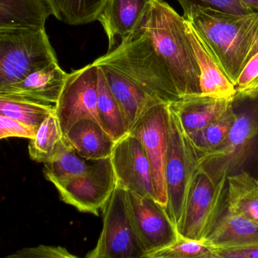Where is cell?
<instances>
[{"label": "cell", "instance_id": "16", "mask_svg": "<svg viewBox=\"0 0 258 258\" xmlns=\"http://www.w3.org/2000/svg\"><path fill=\"white\" fill-rule=\"evenodd\" d=\"M236 99L226 100L211 97H187L170 104L178 114L187 133L198 132L227 114L235 105Z\"/></svg>", "mask_w": 258, "mask_h": 258}, {"label": "cell", "instance_id": "26", "mask_svg": "<svg viewBox=\"0 0 258 258\" xmlns=\"http://www.w3.org/2000/svg\"><path fill=\"white\" fill-rule=\"evenodd\" d=\"M65 144L64 135L56 113L50 115L30 140L28 151L32 160L45 163L51 160Z\"/></svg>", "mask_w": 258, "mask_h": 258}, {"label": "cell", "instance_id": "32", "mask_svg": "<svg viewBox=\"0 0 258 258\" xmlns=\"http://www.w3.org/2000/svg\"><path fill=\"white\" fill-rule=\"evenodd\" d=\"M6 258H79L61 246L40 245L21 248Z\"/></svg>", "mask_w": 258, "mask_h": 258}, {"label": "cell", "instance_id": "15", "mask_svg": "<svg viewBox=\"0 0 258 258\" xmlns=\"http://www.w3.org/2000/svg\"><path fill=\"white\" fill-rule=\"evenodd\" d=\"M151 0H107L97 18L109 40L108 52L118 46V39L134 35L140 27Z\"/></svg>", "mask_w": 258, "mask_h": 258}, {"label": "cell", "instance_id": "1", "mask_svg": "<svg viewBox=\"0 0 258 258\" xmlns=\"http://www.w3.org/2000/svg\"><path fill=\"white\" fill-rule=\"evenodd\" d=\"M183 17L236 86L242 70L258 52V13L230 15L194 6L183 12Z\"/></svg>", "mask_w": 258, "mask_h": 258}, {"label": "cell", "instance_id": "5", "mask_svg": "<svg viewBox=\"0 0 258 258\" xmlns=\"http://www.w3.org/2000/svg\"><path fill=\"white\" fill-rule=\"evenodd\" d=\"M59 63L45 28L0 30V89Z\"/></svg>", "mask_w": 258, "mask_h": 258}, {"label": "cell", "instance_id": "7", "mask_svg": "<svg viewBox=\"0 0 258 258\" xmlns=\"http://www.w3.org/2000/svg\"><path fill=\"white\" fill-rule=\"evenodd\" d=\"M258 142V107L237 113L225 142L215 151L199 155L198 168L215 181L239 172L254 153Z\"/></svg>", "mask_w": 258, "mask_h": 258}, {"label": "cell", "instance_id": "2", "mask_svg": "<svg viewBox=\"0 0 258 258\" xmlns=\"http://www.w3.org/2000/svg\"><path fill=\"white\" fill-rule=\"evenodd\" d=\"M137 32L149 37L169 71L180 98L201 95L199 68L184 17L164 0H151Z\"/></svg>", "mask_w": 258, "mask_h": 258}, {"label": "cell", "instance_id": "3", "mask_svg": "<svg viewBox=\"0 0 258 258\" xmlns=\"http://www.w3.org/2000/svg\"><path fill=\"white\" fill-rule=\"evenodd\" d=\"M93 63L109 67L165 104L180 98L169 71L145 33L137 32L123 39L116 48Z\"/></svg>", "mask_w": 258, "mask_h": 258}, {"label": "cell", "instance_id": "27", "mask_svg": "<svg viewBox=\"0 0 258 258\" xmlns=\"http://www.w3.org/2000/svg\"><path fill=\"white\" fill-rule=\"evenodd\" d=\"M237 118L235 107L221 119L212 122L198 132L187 133L199 155L218 150L228 138Z\"/></svg>", "mask_w": 258, "mask_h": 258}, {"label": "cell", "instance_id": "33", "mask_svg": "<svg viewBox=\"0 0 258 258\" xmlns=\"http://www.w3.org/2000/svg\"><path fill=\"white\" fill-rule=\"evenodd\" d=\"M37 130L35 127L0 115V139L21 138L32 140L36 137Z\"/></svg>", "mask_w": 258, "mask_h": 258}, {"label": "cell", "instance_id": "4", "mask_svg": "<svg viewBox=\"0 0 258 258\" xmlns=\"http://www.w3.org/2000/svg\"><path fill=\"white\" fill-rule=\"evenodd\" d=\"M170 107V137L165 178L167 212L180 229L198 168L199 153L189 139L178 114Z\"/></svg>", "mask_w": 258, "mask_h": 258}, {"label": "cell", "instance_id": "19", "mask_svg": "<svg viewBox=\"0 0 258 258\" xmlns=\"http://www.w3.org/2000/svg\"><path fill=\"white\" fill-rule=\"evenodd\" d=\"M64 141L87 160L110 158L116 144L100 124L88 119L76 122L64 137Z\"/></svg>", "mask_w": 258, "mask_h": 258}, {"label": "cell", "instance_id": "38", "mask_svg": "<svg viewBox=\"0 0 258 258\" xmlns=\"http://www.w3.org/2000/svg\"><path fill=\"white\" fill-rule=\"evenodd\" d=\"M5 258H6V257H5Z\"/></svg>", "mask_w": 258, "mask_h": 258}, {"label": "cell", "instance_id": "6", "mask_svg": "<svg viewBox=\"0 0 258 258\" xmlns=\"http://www.w3.org/2000/svg\"><path fill=\"white\" fill-rule=\"evenodd\" d=\"M103 227L95 248L86 258H147L129 210L127 190L117 183L102 209Z\"/></svg>", "mask_w": 258, "mask_h": 258}, {"label": "cell", "instance_id": "13", "mask_svg": "<svg viewBox=\"0 0 258 258\" xmlns=\"http://www.w3.org/2000/svg\"><path fill=\"white\" fill-rule=\"evenodd\" d=\"M110 158L118 184L127 191L156 200L149 162L136 136L129 132L117 141Z\"/></svg>", "mask_w": 258, "mask_h": 258}, {"label": "cell", "instance_id": "29", "mask_svg": "<svg viewBox=\"0 0 258 258\" xmlns=\"http://www.w3.org/2000/svg\"><path fill=\"white\" fill-rule=\"evenodd\" d=\"M215 254L216 249L205 239H189L180 233L174 243L151 253L147 258H210Z\"/></svg>", "mask_w": 258, "mask_h": 258}, {"label": "cell", "instance_id": "35", "mask_svg": "<svg viewBox=\"0 0 258 258\" xmlns=\"http://www.w3.org/2000/svg\"><path fill=\"white\" fill-rule=\"evenodd\" d=\"M244 7L253 13H258V0H239Z\"/></svg>", "mask_w": 258, "mask_h": 258}, {"label": "cell", "instance_id": "23", "mask_svg": "<svg viewBox=\"0 0 258 258\" xmlns=\"http://www.w3.org/2000/svg\"><path fill=\"white\" fill-rule=\"evenodd\" d=\"M93 160L83 159L65 142L56 156L44 163L45 178L56 188L84 174Z\"/></svg>", "mask_w": 258, "mask_h": 258}, {"label": "cell", "instance_id": "31", "mask_svg": "<svg viewBox=\"0 0 258 258\" xmlns=\"http://www.w3.org/2000/svg\"><path fill=\"white\" fill-rule=\"evenodd\" d=\"M183 12L191 7L210 9L230 15H245L252 14L251 11L242 6L239 0H177Z\"/></svg>", "mask_w": 258, "mask_h": 258}, {"label": "cell", "instance_id": "21", "mask_svg": "<svg viewBox=\"0 0 258 258\" xmlns=\"http://www.w3.org/2000/svg\"><path fill=\"white\" fill-rule=\"evenodd\" d=\"M51 15L46 0H0V30H41Z\"/></svg>", "mask_w": 258, "mask_h": 258}, {"label": "cell", "instance_id": "11", "mask_svg": "<svg viewBox=\"0 0 258 258\" xmlns=\"http://www.w3.org/2000/svg\"><path fill=\"white\" fill-rule=\"evenodd\" d=\"M111 158L93 160L86 173L56 188L64 203L98 216L117 186Z\"/></svg>", "mask_w": 258, "mask_h": 258}, {"label": "cell", "instance_id": "18", "mask_svg": "<svg viewBox=\"0 0 258 258\" xmlns=\"http://www.w3.org/2000/svg\"><path fill=\"white\" fill-rule=\"evenodd\" d=\"M97 66H99L104 73L109 88L121 109L129 130L150 107L163 103L150 96L109 67L102 64Z\"/></svg>", "mask_w": 258, "mask_h": 258}, {"label": "cell", "instance_id": "25", "mask_svg": "<svg viewBox=\"0 0 258 258\" xmlns=\"http://www.w3.org/2000/svg\"><path fill=\"white\" fill-rule=\"evenodd\" d=\"M51 13L68 25H83L97 21L107 0H46Z\"/></svg>", "mask_w": 258, "mask_h": 258}, {"label": "cell", "instance_id": "36", "mask_svg": "<svg viewBox=\"0 0 258 258\" xmlns=\"http://www.w3.org/2000/svg\"><path fill=\"white\" fill-rule=\"evenodd\" d=\"M210 258H221V257H218V256L217 255V254H215V256H213V257H210Z\"/></svg>", "mask_w": 258, "mask_h": 258}, {"label": "cell", "instance_id": "34", "mask_svg": "<svg viewBox=\"0 0 258 258\" xmlns=\"http://www.w3.org/2000/svg\"><path fill=\"white\" fill-rule=\"evenodd\" d=\"M216 254L221 258H258V245L244 248H221L216 249Z\"/></svg>", "mask_w": 258, "mask_h": 258}, {"label": "cell", "instance_id": "8", "mask_svg": "<svg viewBox=\"0 0 258 258\" xmlns=\"http://www.w3.org/2000/svg\"><path fill=\"white\" fill-rule=\"evenodd\" d=\"M140 141L151 167L156 200L167 211L166 171L170 137V107L156 104L145 112L130 130Z\"/></svg>", "mask_w": 258, "mask_h": 258}, {"label": "cell", "instance_id": "20", "mask_svg": "<svg viewBox=\"0 0 258 258\" xmlns=\"http://www.w3.org/2000/svg\"><path fill=\"white\" fill-rule=\"evenodd\" d=\"M205 240L216 249L258 245V224L225 210Z\"/></svg>", "mask_w": 258, "mask_h": 258}, {"label": "cell", "instance_id": "10", "mask_svg": "<svg viewBox=\"0 0 258 258\" xmlns=\"http://www.w3.org/2000/svg\"><path fill=\"white\" fill-rule=\"evenodd\" d=\"M98 79V66L93 63L68 74L56 109L64 137L82 119H92L100 124Z\"/></svg>", "mask_w": 258, "mask_h": 258}, {"label": "cell", "instance_id": "14", "mask_svg": "<svg viewBox=\"0 0 258 258\" xmlns=\"http://www.w3.org/2000/svg\"><path fill=\"white\" fill-rule=\"evenodd\" d=\"M68 74L51 63L20 82L0 89V99L31 103L56 109Z\"/></svg>", "mask_w": 258, "mask_h": 258}, {"label": "cell", "instance_id": "12", "mask_svg": "<svg viewBox=\"0 0 258 258\" xmlns=\"http://www.w3.org/2000/svg\"><path fill=\"white\" fill-rule=\"evenodd\" d=\"M129 210L148 254L174 243L180 236L166 209L156 200L127 191Z\"/></svg>", "mask_w": 258, "mask_h": 258}, {"label": "cell", "instance_id": "37", "mask_svg": "<svg viewBox=\"0 0 258 258\" xmlns=\"http://www.w3.org/2000/svg\"><path fill=\"white\" fill-rule=\"evenodd\" d=\"M257 178L258 179V171H257Z\"/></svg>", "mask_w": 258, "mask_h": 258}, {"label": "cell", "instance_id": "22", "mask_svg": "<svg viewBox=\"0 0 258 258\" xmlns=\"http://www.w3.org/2000/svg\"><path fill=\"white\" fill-rule=\"evenodd\" d=\"M226 210L258 224V179L246 171L227 177Z\"/></svg>", "mask_w": 258, "mask_h": 258}, {"label": "cell", "instance_id": "17", "mask_svg": "<svg viewBox=\"0 0 258 258\" xmlns=\"http://www.w3.org/2000/svg\"><path fill=\"white\" fill-rule=\"evenodd\" d=\"M186 24L188 34L199 68L200 95L218 99L236 100L234 85L221 71L187 20Z\"/></svg>", "mask_w": 258, "mask_h": 258}, {"label": "cell", "instance_id": "24", "mask_svg": "<svg viewBox=\"0 0 258 258\" xmlns=\"http://www.w3.org/2000/svg\"><path fill=\"white\" fill-rule=\"evenodd\" d=\"M98 113L101 127L119 141L130 132L121 109L109 88L102 70L98 66Z\"/></svg>", "mask_w": 258, "mask_h": 258}, {"label": "cell", "instance_id": "28", "mask_svg": "<svg viewBox=\"0 0 258 258\" xmlns=\"http://www.w3.org/2000/svg\"><path fill=\"white\" fill-rule=\"evenodd\" d=\"M56 109L31 103L0 99V115L38 128Z\"/></svg>", "mask_w": 258, "mask_h": 258}, {"label": "cell", "instance_id": "30", "mask_svg": "<svg viewBox=\"0 0 258 258\" xmlns=\"http://www.w3.org/2000/svg\"><path fill=\"white\" fill-rule=\"evenodd\" d=\"M235 87L236 99L258 98V52L245 65Z\"/></svg>", "mask_w": 258, "mask_h": 258}, {"label": "cell", "instance_id": "9", "mask_svg": "<svg viewBox=\"0 0 258 258\" xmlns=\"http://www.w3.org/2000/svg\"><path fill=\"white\" fill-rule=\"evenodd\" d=\"M227 177L215 181L199 168L179 229L182 236L204 240L226 210Z\"/></svg>", "mask_w": 258, "mask_h": 258}]
</instances>
